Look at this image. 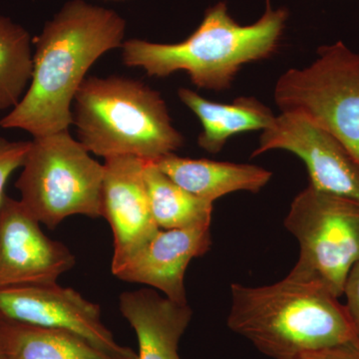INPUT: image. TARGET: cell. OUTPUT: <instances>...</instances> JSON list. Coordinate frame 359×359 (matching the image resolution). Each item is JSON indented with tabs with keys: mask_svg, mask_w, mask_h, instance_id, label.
Returning <instances> with one entry per match:
<instances>
[{
	"mask_svg": "<svg viewBox=\"0 0 359 359\" xmlns=\"http://www.w3.org/2000/svg\"><path fill=\"white\" fill-rule=\"evenodd\" d=\"M226 325L273 359L358 340L344 304L327 287L289 273L263 285H231Z\"/></svg>",
	"mask_w": 359,
	"mask_h": 359,
	"instance_id": "obj_2",
	"label": "cell"
},
{
	"mask_svg": "<svg viewBox=\"0 0 359 359\" xmlns=\"http://www.w3.org/2000/svg\"><path fill=\"white\" fill-rule=\"evenodd\" d=\"M144 180L151 212L160 229L171 230L211 224L212 203L182 188L152 161L145 160Z\"/></svg>",
	"mask_w": 359,
	"mask_h": 359,
	"instance_id": "obj_17",
	"label": "cell"
},
{
	"mask_svg": "<svg viewBox=\"0 0 359 359\" xmlns=\"http://www.w3.org/2000/svg\"><path fill=\"white\" fill-rule=\"evenodd\" d=\"M266 1V13L254 25H238L226 4L219 2L207 9L199 27L182 42L125 40L123 63L142 68L149 76L184 71L198 88L229 89L243 66L271 57L278 49L289 14L283 8L273 11Z\"/></svg>",
	"mask_w": 359,
	"mask_h": 359,
	"instance_id": "obj_3",
	"label": "cell"
},
{
	"mask_svg": "<svg viewBox=\"0 0 359 359\" xmlns=\"http://www.w3.org/2000/svg\"><path fill=\"white\" fill-rule=\"evenodd\" d=\"M119 309L138 339L137 359H182L179 344L192 320L188 304H177L151 289L123 292Z\"/></svg>",
	"mask_w": 359,
	"mask_h": 359,
	"instance_id": "obj_13",
	"label": "cell"
},
{
	"mask_svg": "<svg viewBox=\"0 0 359 359\" xmlns=\"http://www.w3.org/2000/svg\"><path fill=\"white\" fill-rule=\"evenodd\" d=\"M178 96L199 118L203 131L198 145L211 154H218L236 135L268 128L276 115L268 106L252 96H242L231 103L212 102L194 90L179 89Z\"/></svg>",
	"mask_w": 359,
	"mask_h": 359,
	"instance_id": "obj_15",
	"label": "cell"
},
{
	"mask_svg": "<svg viewBox=\"0 0 359 359\" xmlns=\"http://www.w3.org/2000/svg\"><path fill=\"white\" fill-rule=\"evenodd\" d=\"M15 187L40 224L55 229L76 215L100 218L104 166L69 131L33 138Z\"/></svg>",
	"mask_w": 359,
	"mask_h": 359,
	"instance_id": "obj_5",
	"label": "cell"
},
{
	"mask_svg": "<svg viewBox=\"0 0 359 359\" xmlns=\"http://www.w3.org/2000/svg\"><path fill=\"white\" fill-rule=\"evenodd\" d=\"M32 46L30 33L0 14V111L15 107L29 86Z\"/></svg>",
	"mask_w": 359,
	"mask_h": 359,
	"instance_id": "obj_18",
	"label": "cell"
},
{
	"mask_svg": "<svg viewBox=\"0 0 359 359\" xmlns=\"http://www.w3.org/2000/svg\"><path fill=\"white\" fill-rule=\"evenodd\" d=\"M285 150L301 158L309 186L359 202V167L330 132L306 116L282 112L264 129L252 157Z\"/></svg>",
	"mask_w": 359,
	"mask_h": 359,
	"instance_id": "obj_9",
	"label": "cell"
},
{
	"mask_svg": "<svg viewBox=\"0 0 359 359\" xmlns=\"http://www.w3.org/2000/svg\"><path fill=\"white\" fill-rule=\"evenodd\" d=\"M154 163L182 188L212 203L241 191L259 193L273 176L269 170L255 165L191 159L176 154L165 156Z\"/></svg>",
	"mask_w": 359,
	"mask_h": 359,
	"instance_id": "obj_14",
	"label": "cell"
},
{
	"mask_svg": "<svg viewBox=\"0 0 359 359\" xmlns=\"http://www.w3.org/2000/svg\"><path fill=\"white\" fill-rule=\"evenodd\" d=\"M294 359H359V341L353 340L337 346L313 349L299 354Z\"/></svg>",
	"mask_w": 359,
	"mask_h": 359,
	"instance_id": "obj_21",
	"label": "cell"
},
{
	"mask_svg": "<svg viewBox=\"0 0 359 359\" xmlns=\"http://www.w3.org/2000/svg\"><path fill=\"white\" fill-rule=\"evenodd\" d=\"M344 295L346 297V313L359 341V262L354 264L347 276Z\"/></svg>",
	"mask_w": 359,
	"mask_h": 359,
	"instance_id": "obj_20",
	"label": "cell"
},
{
	"mask_svg": "<svg viewBox=\"0 0 359 359\" xmlns=\"http://www.w3.org/2000/svg\"><path fill=\"white\" fill-rule=\"evenodd\" d=\"M283 224L301 249L290 273L320 283L339 299L359 262V202L309 186L295 196Z\"/></svg>",
	"mask_w": 359,
	"mask_h": 359,
	"instance_id": "obj_7",
	"label": "cell"
},
{
	"mask_svg": "<svg viewBox=\"0 0 359 359\" xmlns=\"http://www.w3.org/2000/svg\"><path fill=\"white\" fill-rule=\"evenodd\" d=\"M74 264L70 250L44 235L20 200L4 196L0 203V290L57 283Z\"/></svg>",
	"mask_w": 359,
	"mask_h": 359,
	"instance_id": "obj_10",
	"label": "cell"
},
{
	"mask_svg": "<svg viewBox=\"0 0 359 359\" xmlns=\"http://www.w3.org/2000/svg\"><path fill=\"white\" fill-rule=\"evenodd\" d=\"M0 316L25 325L67 330L115 358L137 359V354L120 346L105 327L98 304L57 283L0 290Z\"/></svg>",
	"mask_w": 359,
	"mask_h": 359,
	"instance_id": "obj_8",
	"label": "cell"
},
{
	"mask_svg": "<svg viewBox=\"0 0 359 359\" xmlns=\"http://www.w3.org/2000/svg\"><path fill=\"white\" fill-rule=\"evenodd\" d=\"M211 224L160 230L140 249L118 266L113 275L124 282L159 290L167 299L186 304L185 275L192 259L212 247Z\"/></svg>",
	"mask_w": 359,
	"mask_h": 359,
	"instance_id": "obj_12",
	"label": "cell"
},
{
	"mask_svg": "<svg viewBox=\"0 0 359 359\" xmlns=\"http://www.w3.org/2000/svg\"><path fill=\"white\" fill-rule=\"evenodd\" d=\"M72 125L83 147L105 159L155 162L185 144L159 92L134 78L86 77L73 102Z\"/></svg>",
	"mask_w": 359,
	"mask_h": 359,
	"instance_id": "obj_4",
	"label": "cell"
},
{
	"mask_svg": "<svg viewBox=\"0 0 359 359\" xmlns=\"http://www.w3.org/2000/svg\"><path fill=\"white\" fill-rule=\"evenodd\" d=\"M275 101L330 132L359 167V53L340 41L320 47L308 67L278 78Z\"/></svg>",
	"mask_w": 359,
	"mask_h": 359,
	"instance_id": "obj_6",
	"label": "cell"
},
{
	"mask_svg": "<svg viewBox=\"0 0 359 359\" xmlns=\"http://www.w3.org/2000/svg\"><path fill=\"white\" fill-rule=\"evenodd\" d=\"M30 145L32 141H9L0 137V203L6 196L4 188L9 177L22 167Z\"/></svg>",
	"mask_w": 359,
	"mask_h": 359,
	"instance_id": "obj_19",
	"label": "cell"
},
{
	"mask_svg": "<svg viewBox=\"0 0 359 359\" xmlns=\"http://www.w3.org/2000/svg\"><path fill=\"white\" fill-rule=\"evenodd\" d=\"M127 22L112 9L69 0L33 40V72L20 102L0 120L4 129L25 130L33 138L66 131L72 105L91 66L121 48Z\"/></svg>",
	"mask_w": 359,
	"mask_h": 359,
	"instance_id": "obj_1",
	"label": "cell"
},
{
	"mask_svg": "<svg viewBox=\"0 0 359 359\" xmlns=\"http://www.w3.org/2000/svg\"><path fill=\"white\" fill-rule=\"evenodd\" d=\"M0 359H6L4 349V334H2V320L0 318Z\"/></svg>",
	"mask_w": 359,
	"mask_h": 359,
	"instance_id": "obj_22",
	"label": "cell"
},
{
	"mask_svg": "<svg viewBox=\"0 0 359 359\" xmlns=\"http://www.w3.org/2000/svg\"><path fill=\"white\" fill-rule=\"evenodd\" d=\"M144 164L145 160L134 156L106 158L103 164L101 212L114 236L111 268L128 259L160 230L151 212Z\"/></svg>",
	"mask_w": 359,
	"mask_h": 359,
	"instance_id": "obj_11",
	"label": "cell"
},
{
	"mask_svg": "<svg viewBox=\"0 0 359 359\" xmlns=\"http://www.w3.org/2000/svg\"><path fill=\"white\" fill-rule=\"evenodd\" d=\"M107 1H126V0H107Z\"/></svg>",
	"mask_w": 359,
	"mask_h": 359,
	"instance_id": "obj_23",
	"label": "cell"
},
{
	"mask_svg": "<svg viewBox=\"0 0 359 359\" xmlns=\"http://www.w3.org/2000/svg\"><path fill=\"white\" fill-rule=\"evenodd\" d=\"M1 320L6 359H119L67 330Z\"/></svg>",
	"mask_w": 359,
	"mask_h": 359,
	"instance_id": "obj_16",
	"label": "cell"
}]
</instances>
